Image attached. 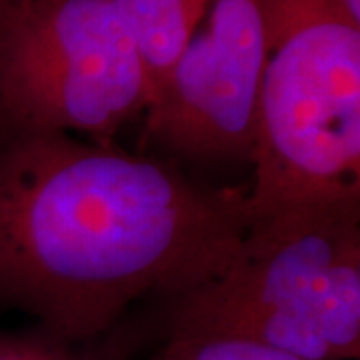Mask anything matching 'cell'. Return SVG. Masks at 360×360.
Wrapping results in <instances>:
<instances>
[{
	"mask_svg": "<svg viewBox=\"0 0 360 360\" xmlns=\"http://www.w3.org/2000/svg\"><path fill=\"white\" fill-rule=\"evenodd\" d=\"M246 226L245 191L170 158L0 120V310L58 338L103 340L136 302L186 295Z\"/></svg>",
	"mask_w": 360,
	"mask_h": 360,
	"instance_id": "obj_1",
	"label": "cell"
},
{
	"mask_svg": "<svg viewBox=\"0 0 360 360\" xmlns=\"http://www.w3.org/2000/svg\"><path fill=\"white\" fill-rule=\"evenodd\" d=\"M245 336L302 360L360 356V194L248 217L231 260L165 304V333Z\"/></svg>",
	"mask_w": 360,
	"mask_h": 360,
	"instance_id": "obj_2",
	"label": "cell"
},
{
	"mask_svg": "<svg viewBox=\"0 0 360 360\" xmlns=\"http://www.w3.org/2000/svg\"><path fill=\"white\" fill-rule=\"evenodd\" d=\"M266 51L248 217L360 194V26L328 13Z\"/></svg>",
	"mask_w": 360,
	"mask_h": 360,
	"instance_id": "obj_3",
	"label": "cell"
},
{
	"mask_svg": "<svg viewBox=\"0 0 360 360\" xmlns=\"http://www.w3.org/2000/svg\"><path fill=\"white\" fill-rule=\"evenodd\" d=\"M153 80L110 0H14L0 13V120L112 142Z\"/></svg>",
	"mask_w": 360,
	"mask_h": 360,
	"instance_id": "obj_4",
	"label": "cell"
},
{
	"mask_svg": "<svg viewBox=\"0 0 360 360\" xmlns=\"http://www.w3.org/2000/svg\"><path fill=\"white\" fill-rule=\"evenodd\" d=\"M266 54L258 0H210L142 115L144 139L191 162H250Z\"/></svg>",
	"mask_w": 360,
	"mask_h": 360,
	"instance_id": "obj_5",
	"label": "cell"
},
{
	"mask_svg": "<svg viewBox=\"0 0 360 360\" xmlns=\"http://www.w3.org/2000/svg\"><path fill=\"white\" fill-rule=\"evenodd\" d=\"M136 42L153 94L200 25L210 0H110ZM153 101V98H150Z\"/></svg>",
	"mask_w": 360,
	"mask_h": 360,
	"instance_id": "obj_6",
	"label": "cell"
},
{
	"mask_svg": "<svg viewBox=\"0 0 360 360\" xmlns=\"http://www.w3.org/2000/svg\"><path fill=\"white\" fill-rule=\"evenodd\" d=\"M129 330L122 326L96 342H72L37 324L0 330V360H129Z\"/></svg>",
	"mask_w": 360,
	"mask_h": 360,
	"instance_id": "obj_7",
	"label": "cell"
},
{
	"mask_svg": "<svg viewBox=\"0 0 360 360\" xmlns=\"http://www.w3.org/2000/svg\"><path fill=\"white\" fill-rule=\"evenodd\" d=\"M146 360H302L245 336L168 333Z\"/></svg>",
	"mask_w": 360,
	"mask_h": 360,
	"instance_id": "obj_8",
	"label": "cell"
},
{
	"mask_svg": "<svg viewBox=\"0 0 360 360\" xmlns=\"http://www.w3.org/2000/svg\"><path fill=\"white\" fill-rule=\"evenodd\" d=\"M338 13L347 18L350 25L360 26V0H333Z\"/></svg>",
	"mask_w": 360,
	"mask_h": 360,
	"instance_id": "obj_9",
	"label": "cell"
},
{
	"mask_svg": "<svg viewBox=\"0 0 360 360\" xmlns=\"http://www.w3.org/2000/svg\"><path fill=\"white\" fill-rule=\"evenodd\" d=\"M4 6H6V4H4V2L0 0V13H2V8H4Z\"/></svg>",
	"mask_w": 360,
	"mask_h": 360,
	"instance_id": "obj_10",
	"label": "cell"
},
{
	"mask_svg": "<svg viewBox=\"0 0 360 360\" xmlns=\"http://www.w3.org/2000/svg\"><path fill=\"white\" fill-rule=\"evenodd\" d=\"M4 4H11V2H14V0H2Z\"/></svg>",
	"mask_w": 360,
	"mask_h": 360,
	"instance_id": "obj_11",
	"label": "cell"
}]
</instances>
